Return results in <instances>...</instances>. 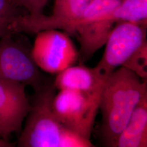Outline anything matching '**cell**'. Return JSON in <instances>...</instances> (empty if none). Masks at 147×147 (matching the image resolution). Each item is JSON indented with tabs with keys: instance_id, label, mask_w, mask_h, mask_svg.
I'll list each match as a JSON object with an SVG mask.
<instances>
[{
	"instance_id": "obj_14",
	"label": "cell",
	"mask_w": 147,
	"mask_h": 147,
	"mask_svg": "<svg viewBox=\"0 0 147 147\" xmlns=\"http://www.w3.org/2000/svg\"><path fill=\"white\" fill-rule=\"evenodd\" d=\"M16 15L13 11V5L8 0H0V38L9 34V26Z\"/></svg>"
},
{
	"instance_id": "obj_13",
	"label": "cell",
	"mask_w": 147,
	"mask_h": 147,
	"mask_svg": "<svg viewBox=\"0 0 147 147\" xmlns=\"http://www.w3.org/2000/svg\"><path fill=\"white\" fill-rule=\"evenodd\" d=\"M143 80H147V42H144L122 65Z\"/></svg>"
},
{
	"instance_id": "obj_9",
	"label": "cell",
	"mask_w": 147,
	"mask_h": 147,
	"mask_svg": "<svg viewBox=\"0 0 147 147\" xmlns=\"http://www.w3.org/2000/svg\"><path fill=\"white\" fill-rule=\"evenodd\" d=\"M117 23L111 12L107 15L83 24L76 28L74 34L78 37L80 45L79 59L81 63L83 64L88 60L96 51L105 45Z\"/></svg>"
},
{
	"instance_id": "obj_10",
	"label": "cell",
	"mask_w": 147,
	"mask_h": 147,
	"mask_svg": "<svg viewBox=\"0 0 147 147\" xmlns=\"http://www.w3.org/2000/svg\"><path fill=\"white\" fill-rule=\"evenodd\" d=\"M106 78L95 67L90 68L81 63L70 66L57 74L53 82L59 90L91 93L102 88Z\"/></svg>"
},
{
	"instance_id": "obj_3",
	"label": "cell",
	"mask_w": 147,
	"mask_h": 147,
	"mask_svg": "<svg viewBox=\"0 0 147 147\" xmlns=\"http://www.w3.org/2000/svg\"><path fill=\"white\" fill-rule=\"evenodd\" d=\"M102 88L91 93L60 90L56 94L53 101V110L63 126L79 136L90 141L99 110Z\"/></svg>"
},
{
	"instance_id": "obj_1",
	"label": "cell",
	"mask_w": 147,
	"mask_h": 147,
	"mask_svg": "<svg viewBox=\"0 0 147 147\" xmlns=\"http://www.w3.org/2000/svg\"><path fill=\"white\" fill-rule=\"evenodd\" d=\"M147 81L123 66L106 79L99 109L102 113L100 135L106 147H114L134 109L147 94Z\"/></svg>"
},
{
	"instance_id": "obj_16",
	"label": "cell",
	"mask_w": 147,
	"mask_h": 147,
	"mask_svg": "<svg viewBox=\"0 0 147 147\" xmlns=\"http://www.w3.org/2000/svg\"><path fill=\"white\" fill-rule=\"evenodd\" d=\"M14 146L13 143L0 138V147H11Z\"/></svg>"
},
{
	"instance_id": "obj_5",
	"label": "cell",
	"mask_w": 147,
	"mask_h": 147,
	"mask_svg": "<svg viewBox=\"0 0 147 147\" xmlns=\"http://www.w3.org/2000/svg\"><path fill=\"white\" fill-rule=\"evenodd\" d=\"M90 1L55 0L52 14L16 15L11 23V30L14 33H30L61 30L73 34L76 22Z\"/></svg>"
},
{
	"instance_id": "obj_7",
	"label": "cell",
	"mask_w": 147,
	"mask_h": 147,
	"mask_svg": "<svg viewBox=\"0 0 147 147\" xmlns=\"http://www.w3.org/2000/svg\"><path fill=\"white\" fill-rule=\"evenodd\" d=\"M36 34L32 55L40 69L57 74L77 62L79 53L66 33L48 30Z\"/></svg>"
},
{
	"instance_id": "obj_12",
	"label": "cell",
	"mask_w": 147,
	"mask_h": 147,
	"mask_svg": "<svg viewBox=\"0 0 147 147\" xmlns=\"http://www.w3.org/2000/svg\"><path fill=\"white\" fill-rule=\"evenodd\" d=\"M112 15L117 22L127 21L147 25V0H121Z\"/></svg>"
},
{
	"instance_id": "obj_2",
	"label": "cell",
	"mask_w": 147,
	"mask_h": 147,
	"mask_svg": "<svg viewBox=\"0 0 147 147\" xmlns=\"http://www.w3.org/2000/svg\"><path fill=\"white\" fill-rule=\"evenodd\" d=\"M53 80L47 78L34 90L19 147H90L93 144L66 129L56 115L53 101L56 93Z\"/></svg>"
},
{
	"instance_id": "obj_8",
	"label": "cell",
	"mask_w": 147,
	"mask_h": 147,
	"mask_svg": "<svg viewBox=\"0 0 147 147\" xmlns=\"http://www.w3.org/2000/svg\"><path fill=\"white\" fill-rule=\"evenodd\" d=\"M22 83L0 79V138L8 141L13 134L21 131L31 108Z\"/></svg>"
},
{
	"instance_id": "obj_15",
	"label": "cell",
	"mask_w": 147,
	"mask_h": 147,
	"mask_svg": "<svg viewBox=\"0 0 147 147\" xmlns=\"http://www.w3.org/2000/svg\"><path fill=\"white\" fill-rule=\"evenodd\" d=\"M48 0H21L20 5L24 7L29 14L38 15L42 14L44 6Z\"/></svg>"
},
{
	"instance_id": "obj_17",
	"label": "cell",
	"mask_w": 147,
	"mask_h": 147,
	"mask_svg": "<svg viewBox=\"0 0 147 147\" xmlns=\"http://www.w3.org/2000/svg\"><path fill=\"white\" fill-rule=\"evenodd\" d=\"M21 1V0H8V1H9L13 6L20 5Z\"/></svg>"
},
{
	"instance_id": "obj_6",
	"label": "cell",
	"mask_w": 147,
	"mask_h": 147,
	"mask_svg": "<svg viewBox=\"0 0 147 147\" xmlns=\"http://www.w3.org/2000/svg\"><path fill=\"white\" fill-rule=\"evenodd\" d=\"M11 34L0 40V79L20 82L36 89L47 78L35 63L32 49L14 40Z\"/></svg>"
},
{
	"instance_id": "obj_4",
	"label": "cell",
	"mask_w": 147,
	"mask_h": 147,
	"mask_svg": "<svg viewBox=\"0 0 147 147\" xmlns=\"http://www.w3.org/2000/svg\"><path fill=\"white\" fill-rule=\"evenodd\" d=\"M146 37L147 25L127 21L117 22L105 43L104 55L95 68L107 78L147 41Z\"/></svg>"
},
{
	"instance_id": "obj_11",
	"label": "cell",
	"mask_w": 147,
	"mask_h": 147,
	"mask_svg": "<svg viewBox=\"0 0 147 147\" xmlns=\"http://www.w3.org/2000/svg\"><path fill=\"white\" fill-rule=\"evenodd\" d=\"M147 147V94L132 113L114 147Z\"/></svg>"
}]
</instances>
